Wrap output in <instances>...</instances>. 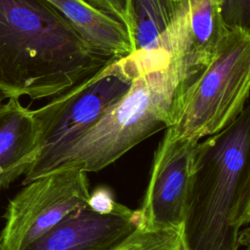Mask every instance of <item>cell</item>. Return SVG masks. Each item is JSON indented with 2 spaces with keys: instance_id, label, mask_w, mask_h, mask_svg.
Listing matches in <instances>:
<instances>
[{
  "instance_id": "17",
  "label": "cell",
  "mask_w": 250,
  "mask_h": 250,
  "mask_svg": "<svg viewBox=\"0 0 250 250\" xmlns=\"http://www.w3.org/2000/svg\"><path fill=\"white\" fill-rule=\"evenodd\" d=\"M245 247H246V248H245V250H249V245H246Z\"/></svg>"
},
{
  "instance_id": "16",
  "label": "cell",
  "mask_w": 250,
  "mask_h": 250,
  "mask_svg": "<svg viewBox=\"0 0 250 250\" xmlns=\"http://www.w3.org/2000/svg\"><path fill=\"white\" fill-rule=\"evenodd\" d=\"M9 98H10L9 95L0 89V108H2L4 106L5 103L7 102V100Z\"/></svg>"
},
{
  "instance_id": "3",
  "label": "cell",
  "mask_w": 250,
  "mask_h": 250,
  "mask_svg": "<svg viewBox=\"0 0 250 250\" xmlns=\"http://www.w3.org/2000/svg\"><path fill=\"white\" fill-rule=\"evenodd\" d=\"M178 64L142 66L125 95L91 128L24 176L23 184L60 168L98 172L172 124Z\"/></svg>"
},
{
  "instance_id": "15",
  "label": "cell",
  "mask_w": 250,
  "mask_h": 250,
  "mask_svg": "<svg viewBox=\"0 0 250 250\" xmlns=\"http://www.w3.org/2000/svg\"><path fill=\"white\" fill-rule=\"evenodd\" d=\"M222 15L229 29L250 30V0H221Z\"/></svg>"
},
{
  "instance_id": "1",
  "label": "cell",
  "mask_w": 250,
  "mask_h": 250,
  "mask_svg": "<svg viewBox=\"0 0 250 250\" xmlns=\"http://www.w3.org/2000/svg\"><path fill=\"white\" fill-rule=\"evenodd\" d=\"M93 49L45 0H0V89L54 98L112 60Z\"/></svg>"
},
{
  "instance_id": "14",
  "label": "cell",
  "mask_w": 250,
  "mask_h": 250,
  "mask_svg": "<svg viewBox=\"0 0 250 250\" xmlns=\"http://www.w3.org/2000/svg\"><path fill=\"white\" fill-rule=\"evenodd\" d=\"M94 8L123 24L135 45V20L132 0H85Z\"/></svg>"
},
{
  "instance_id": "11",
  "label": "cell",
  "mask_w": 250,
  "mask_h": 250,
  "mask_svg": "<svg viewBox=\"0 0 250 250\" xmlns=\"http://www.w3.org/2000/svg\"><path fill=\"white\" fill-rule=\"evenodd\" d=\"M45 1L57 9L96 51L111 58H124L135 52L134 42L123 24L85 0Z\"/></svg>"
},
{
  "instance_id": "5",
  "label": "cell",
  "mask_w": 250,
  "mask_h": 250,
  "mask_svg": "<svg viewBox=\"0 0 250 250\" xmlns=\"http://www.w3.org/2000/svg\"><path fill=\"white\" fill-rule=\"evenodd\" d=\"M141 68V61L134 53L114 59L98 72L32 110L38 129L39 151L23 176L95 125L125 95Z\"/></svg>"
},
{
  "instance_id": "10",
  "label": "cell",
  "mask_w": 250,
  "mask_h": 250,
  "mask_svg": "<svg viewBox=\"0 0 250 250\" xmlns=\"http://www.w3.org/2000/svg\"><path fill=\"white\" fill-rule=\"evenodd\" d=\"M39 151L32 110L11 97L0 108V191L24 175Z\"/></svg>"
},
{
  "instance_id": "13",
  "label": "cell",
  "mask_w": 250,
  "mask_h": 250,
  "mask_svg": "<svg viewBox=\"0 0 250 250\" xmlns=\"http://www.w3.org/2000/svg\"><path fill=\"white\" fill-rule=\"evenodd\" d=\"M114 250H181L180 234L175 229H149L140 226Z\"/></svg>"
},
{
  "instance_id": "18",
  "label": "cell",
  "mask_w": 250,
  "mask_h": 250,
  "mask_svg": "<svg viewBox=\"0 0 250 250\" xmlns=\"http://www.w3.org/2000/svg\"><path fill=\"white\" fill-rule=\"evenodd\" d=\"M0 250H3V248H2V246H1V243H0Z\"/></svg>"
},
{
  "instance_id": "2",
  "label": "cell",
  "mask_w": 250,
  "mask_h": 250,
  "mask_svg": "<svg viewBox=\"0 0 250 250\" xmlns=\"http://www.w3.org/2000/svg\"><path fill=\"white\" fill-rule=\"evenodd\" d=\"M250 108L198 142L179 231L181 250H238L249 244Z\"/></svg>"
},
{
  "instance_id": "8",
  "label": "cell",
  "mask_w": 250,
  "mask_h": 250,
  "mask_svg": "<svg viewBox=\"0 0 250 250\" xmlns=\"http://www.w3.org/2000/svg\"><path fill=\"white\" fill-rule=\"evenodd\" d=\"M198 142L179 137L165 129L164 137L153 155L143 202L137 209L142 227L180 231L194 149Z\"/></svg>"
},
{
  "instance_id": "12",
  "label": "cell",
  "mask_w": 250,
  "mask_h": 250,
  "mask_svg": "<svg viewBox=\"0 0 250 250\" xmlns=\"http://www.w3.org/2000/svg\"><path fill=\"white\" fill-rule=\"evenodd\" d=\"M135 52L145 57H170L163 49L165 33L177 15L180 0H132Z\"/></svg>"
},
{
  "instance_id": "7",
  "label": "cell",
  "mask_w": 250,
  "mask_h": 250,
  "mask_svg": "<svg viewBox=\"0 0 250 250\" xmlns=\"http://www.w3.org/2000/svg\"><path fill=\"white\" fill-rule=\"evenodd\" d=\"M141 226L138 210L114 200L99 187L87 206L80 208L22 250H114Z\"/></svg>"
},
{
  "instance_id": "4",
  "label": "cell",
  "mask_w": 250,
  "mask_h": 250,
  "mask_svg": "<svg viewBox=\"0 0 250 250\" xmlns=\"http://www.w3.org/2000/svg\"><path fill=\"white\" fill-rule=\"evenodd\" d=\"M179 76L166 129L194 141L220 132L248 104L250 30L229 29L210 55L180 67Z\"/></svg>"
},
{
  "instance_id": "9",
  "label": "cell",
  "mask_w": 250,
  "mask_h": 250,
  "mask_svg": "<svg viewBox=\"0 0 250 250\" xmlns=\"http://www.w3.org/2000/svg\"><path fill=\"white\" fill-rule=\"evenodd\" d=\"M228 31L221 0H180L163 49L179 67L188 66L210 55Z\"/></svg>"
},
{
  "instance_id": "6",
  "label": "cell",
  "mask_w": 250,
  "mask_h": 250,
  "mask_svg": "<svg viewBox=\"0 0 250 250\" xmlns=\"http://www.w3.org/2000/svg\"><path fill=\"white\" fill-rule=\"evenodd\" d=\"M87 173L75 168L48 172L24 187L10 200L0 233L3 250H22L72 212L88 205Z\"/></svg>"
}]
</instances>
